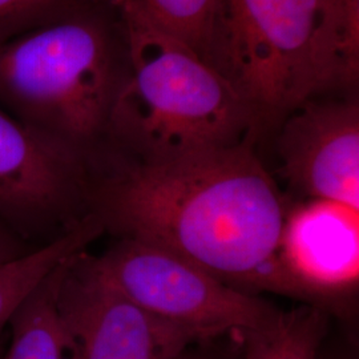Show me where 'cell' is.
Returning <instances> with one entry per match:
<instances>
[{
  "mask_svg": "<svg viewBox=\"0 0 359 359\" xmlns=\"http://www.w3.org/2000/svg\"><path fill=\"white\" fill-rule=\"evenodd\" d=\"M255 144L164 163L103 148V164H90L86 212L104 231L164 248L238 290L310 305L283 265L287 206Z\"/></svg>",
  "mask_w": 359,
  "mask_h": 359,
  "instance_id": "obj_1",
  "label": "cell"
},
{
  "mask_svg": "<svg viewBox=\"0 0 359 359\" xmlns=\"http://www.w3.org/2000/svg\"><path fill=\"white\" fill-rule=\"evenodd\" d=\"M205 62L259 132L309 99L357 96L359 0H218Z\"/></svg>",
  "mask_w": 359,
  "mask_h": 359,
  "instance_id": "obj_2",
  "label": "cell"
},
{
  "mask_svg": "<svg viewBox=\"0 0 359 359\" xmlns=\"http://www.w3.org/2000/svg\"><path fill=\"white\" fill-rule=\"evenodd\" d=\"M128 69L120 11L108 0H72L0 41V104L27 126L92 156L104 145Z\"/></svg>",
  "mask_w": 359,
  "mask_h": 359,
  "instance_id": "obj_3",
  "label": "cell"
},
{
  "mask_svg": "<svg viewBox=\"0 0 359 359\" xmlns=\"http://www.w3.org/2000/svg\"><path fill=\"white\" fill-rule=\"evenodd\" d=\"M120 13L128 31V75L102 148L164 163L257 140L253 111L212 65L140 18Z\"/></svg>",
  "mask_w": 359,
  "mask_h": 359,
  "instance_id": "obj_4",
  "label": "cell"
},
{
  "mask_svg": "<svg viewBox=\"0 0 359 359\" xmlns=\"http://www.w3.org/2000/svg\"><path fill=\"white\" fill-rule=\"evenodd\" d=\"M95 261L129 301L210 342L238 338L273 321L280 310L257 294L222 283L164 248L118 238Z\"/></svg>",
  "mask_w": 359,
  "mask_h": 359,
  "instance_id": "obj_5",
  "label": "cell"
},
{
  "mask_svg": "<svg viewBox=\"0 0 359 359\" xmlns=\"http://www.w3.org/2000/svg\"><path fill=\"white\" fill-rule=\"evenodd\" d=\"M57 310L72 359H175L188 347L203 344L196 334L121 294L87 249L65 261Z\"/></svg>",
  "mask_w": 359,
  "mask_h": 359,
  "instance_id": "obj_6",
  "label": "cell"
},
{
  "mask_svg": "<svg viewBox=\"0 0 359 359\" xmlns=\"http://www.w3.org/2000/svg\"><path fill=\"white\" fill-rule=\"evenodd\" d=\"M90 158L0 109V222L25 238L75 222L69 215L86 205Z\"/></svg>",
  "mask_w": 359,
  "mask_h": 359,
  "instance_id": "obj_7",
  "label": "cell"
},
{
  "mask_svg": "<svg viewBox=\"0 0 359 359\" xmlns=\"http://www.w3.org/2000/svg\"><path fill=\"white\" fill-rule=\"evenodd\" d=\"M283 177L308 198L359 210L358 96H318L280 123Z\"/></svg>",
  "mask_w": 359,
  "mask_h": 359,
  "instance_id": "obj_8",
  "label": "cell"
},
{
  "mask_svg": "<svg viewBox=\"0 0 359 359\" xmlns=\"http://www.w3.org/2000/svg\"><path fill=\"white\" fill-rule=\"evenodd\" d=\"M283 265L309 304L344 320L354 314L359 281V210L308 198L287 209Z\"/></svg>",
  "mask_w": 359,
  "mask_h": 359,
  "instance_id": "obj_9",
  "label": "cell"
},
{
  "mask_svg": "<svg viewBox=\"0 0 359 359\" xmlns=\"http://www.w3.org/2000/svg\"><path fill=\"white\" fill-rule=\"evenodd\" d=\"M104 233L100 219L86 213L60 236L23 256L0 264V337L13 314L53 270L86 250Z\"/></svg>",
  "mask_w": 359,
  "mask_h": 359,
  "instance_id": "obj_10",
  "label": "cell"
},
{
  "mask_svg": "<svg viewBox=\"0 0 359 359\" xmlns=\"http://www.w3.org/2000/svg\"><path fill=\"white\" fill-rule=\"evenodd\" d=\"M65 261L39 285L13 314L10 345L0 359H72L71 344L57 310Z\"/></svg>",
  "mask_w": 359,
  "mask_h": 359,
  "instance_id": "obj_11",
  "label": "cell"
},
{
  "mask_svg": "<svg viewBox=\"0 0 359 359\" xmlns=\"http://www.w3.org/2000/svg\"><path fill=\"white\" fill-rule=\"evenodd\" d=\"M327 326L326 311L302 304L280 310L273 321L233 341L241 347L243 359H318Z\"/></svg>",
  "mask_w": 359,
  "mask_h": 359,
  "instance_id": "obj_12",
  "label": "cell"
},
{
  "mask_svg": "<svg viewBox=\"0 0 359 359\" xmlns=\"http://www.w3.org/2000/svg\"><path fill=\"white\" fill-rule=\"evenodd\" d=\"M118 11L177 39L205 60L218 0H108Z\"/></svg>",
  "mask_w": 359,
  "mask_h": 359,
  "instance_id": "obj_13",
  "label": "cell"
},
{
  "mask_svg": "<svg viewBox=\"0 0 359 359\" xmlns=\"http://www.w3.org/2000/svg\"><path fill=\"white\" fill-rule=\"evenodd\" d=\"M72 0H0V41L47 20Z\"/></svg>",
  "mask_w": 359,
  "mask_h": 359,
  "instance_id": "obj_14",
  "label": "cell"
},
{
  "mask_svg": "<svg viewBox=\"0 0 359 359\" xmlns=\"http://www.w3.org/2000/svg\"><path fill=\"white\" fill-rule=\"evenodd\" d=\"M35 246L27 243L26 238L0 222V264L16 257L23 256Z\"/></svg>",
  "mask_w": 359,
  "mask_h": 359,
  "instance_id": "obj_15",
  "label": "cell"
},
{
  "mask_svg": "<svg viewBox=\"0 0 359 359\" xmlns=\"http://www.w3.org/2000/svg\"><path fill=\"white\" fill-rule=\"evenodd\" d=\"M318 359H358V353L354 348L353 342L347 346H339L333 348L332 346H325V341L322 344Z\"/></svg>",
  "mask_w": 359,
  "mask_h": 359,
  "instance_id": "obj_16",
  "label": "cell"
},
{
  "mask_svg": "<svg viewBox=\"0 0 359 359\" xmlns=\"http://www.w3.org/2000/svg\"><path fill=\"white\" fill-rule=\"evenodd\" d=\"M193 346L188 347L187 350H184L179 357H176L175 359H217L215 355L209 354L208 351L200 350V348L197 350V348H193Z\"/></svg>",
  "mask_w": 359,
  "mask_h": 359,
  "instance_id": "obj_17",
  "label": "cell"
},
{
  "mask_svg": "<svg viewBox=\"0 0 359 359\" xmlns=\"http://www.w3.org/2000/svg\"><path fill=\"white\" fill-rule=\"evenodd\" d=\"M3 350H4V346H3V339H1V337H0V358H1V354H3Z\"/></svg>",
  "mask_w": 359,
  "mask_h": 359,
  "instance_id": "obj_18",
  "label": "cell"
}]
</instances>
